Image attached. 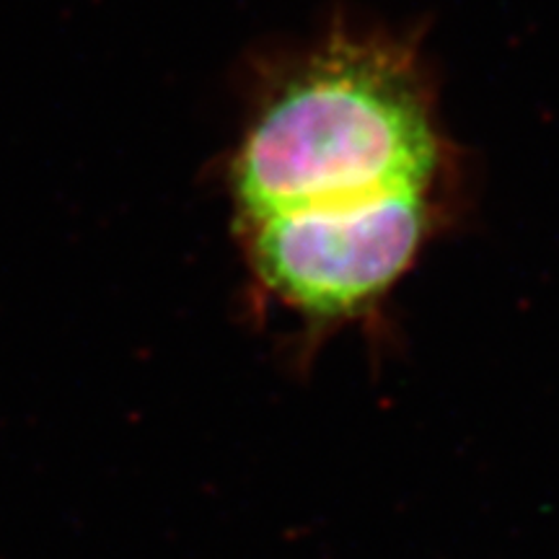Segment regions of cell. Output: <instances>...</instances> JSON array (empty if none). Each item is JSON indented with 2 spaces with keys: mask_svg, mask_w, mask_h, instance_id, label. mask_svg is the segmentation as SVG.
Masks as SVG:
<instances>
[{
  "mask_svg": "<svg viewBox=\"0 0 559 559\" xmlns=\"http://www.w3.org/2000/svg\"><path fill=\"white\" fill-rule=\"evenodd\" d=\"M438 160L428 102L394 47L337 41L260 109L234 158L243 218L423 190Z\"/></svg>",
  "mask_w": 559,
  "mask_h": 559,
  "instance_id": "cell-1",
  "label": "cell"
},
{
  "mask_svg": "<svg viewBox=\"0 0 559 559\" xmlns=\"http://www.w3.org/2000/svg\"><path fill=\"white\" fill-rule=\"evenodd\" d=\"M425 230L423 190H400L249 221V257L272 296L334 321L373 306L415 260Z\"/></svg>",
  "mask_w": 559,
  "mask_h": 559,
  "instance_id": "cell-2",
  "label": "cell"
}]
</instances>
